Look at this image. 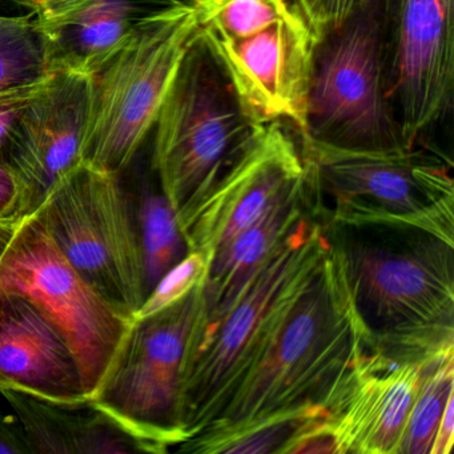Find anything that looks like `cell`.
Listing matches in <instances>:
<instances>
[{
	"label": "cell",
	"instance_id": "cell-1",
	"mask_svg": "<svg viewBox=\"0 0 454 454\" xmlns=\"http://www.w3.org/2000/svg\"><path fill=\"white\" fill-rule=\"evenodd\" d=\"M323 227L369 352L421 363L454 349V243L414 227Z\"/></svg>",
	"mask_w": 454,
	"mask_h": 454
},
{
	"label": "cell",
	"instance_id": "cell-2",
	"mask_svg": "<svg viewBox=\"0 0 454 454\" xmlns=\"http://www.w3.org/2000/svg\"><path fill=\"white\" fill-rule=\"evenodd\" d=\"M366 350L365 332L329 247L248 379L219 419L199 434L316 409L333 413Z\"/></svg>",
	"mask_w": 454,
	"mask_h": 454
},
{
	"label": "cell",
	"instance_id": "cell-3",
	"mask_svg": "<svg viewBox=\"0 0 454 454\" xmlns=\"http://www.w3.org/2000/svg\"><path fill=\"white\" fill-rule=\"evenodd\" d=\"M329 247L323 224L305 209L230 310L211 325L193 326L180 385L184 441L224 411Z\"/></svg>",
	"mask_w": 454,
	"mask_h": 454
},
{
	"label": "cell",
	"instance_id": "cell-4",
	"mask_svg": "<svg viewBox=\"0 0 454 454\" xmlns=\"http://www.w3.org/2000/svg\"><path fill=\"white\" fill-rule=\"evenodd\" d=\"M299 137L305 206L321 224L421 228L453 243L450 159L419 145L348 150Z\"/></svg>",
	"mask_w": 454,
	"mask_h": 454
},
{
	"label": "cell",
	"instance_id": "cell-5",
	"mask_svg": "<svg viewBox=\"0 0 454 454\" xmlns=\"http://www.w3.org/2000/svg\"><path fill=\"white\" fill-rule=\"evenodd\" d=\"M199 36L257 124L305 132L318 38L300 0H193Z\"/></svg>",
	"mask_w": 454,
	"mask_h": 454
},
{
	"label": "cell",
	"instance_id": "cell-6",
	"mask_svg": "<svg viewBox=\"0 0 454 454\" xmlns=\"http://www.w3.org/2000/svg\"><path fill=\"white\" fill-rule=\"evenodd\" d=\"M262 126L247 113L219 63L196 36L153 129L151 168L182 230Z\"/></svg>",
	"mask_w": 454,
	"mask_h": 454
},
{
	"label": "cell",
	"instance_id": "cell-7",
	"mask_svg": "<svg viewBox=\"0 0 454 454\" xmlns=\"http://www.w3.org/2000/svg\"><path fill=\"white\" fill-rule=\"evenodd\" d=\"M198 35L193 0H177L135 26L118 51L92 74L94 107L83 163L114 175L129 168Z\"/></svg>",
	"mask_w": 454,
	"mask_h": 454
},
{
	"label": "cell",
	"instance_id": "cell-8",
	"mask_svg": "<svg viewBox=\"0 0 454 454\" xmlns=\"http://www.w3.org/2000/svg\"><path fill=\"white\" fill-rule=\"evenodd\" d=\"M384 0L318 42L299 137L348 150L409 147L387 97Z\"/></svg>",
	"mask_w": 454,
	"mask_h": 454
},
{
	"label": "cell",
	"instance_id": "cell-9",
	"mask_svg": "<svg viewBox=\"0 0 454 454\" xmlns=\"http://www.w3.org/2000/svg\"><path fill=\"white\" fill-rule=\"evenodd\" d=\"M34 215L74 270L123 317L134 320L147 294L134 214L121 175L82 161Z\"/></svg>",
	"mask_w": 454,
	"mask_h": 454
},
{
	"label": "cell",
	"instance_id": "cell-10",
	"mask_svg": "<svg viewBox=\"0 0 454 454\" xmlns=\"http://www.w3.org/2000/svg\"><path fill=\"white\" fill-rule=\"evenodd\" d=\"M201 307V283L187 296L129 323L92 393L95 406L167 453L184 442L180 385L188 342Z\"/></svg>",
	"mask_w": 454,
	"mask_h": 454
},
{
	"label": "cell",
	"instance_id": "cell-11",
	"mask_svg": "<svg viewBox=\"0 0 454 454\" xmlns=\"http://www.w3.org/2000/svg\"><path fill=\"white\" fill-rule=\"evenodd\" d=\"M0 289L27 297L54 324L91 398L131 320L74 270L35 215L23 220L0 262Z\"/></svg>",
	"mask_w": 454,
	"mask_h": 454
},
{
	"label": "cell",
	"instance_id": "cell-12",
	"mask_svg": "<svg viewBox=\"0 0 454 454\" xmlns=\"http://www.w3.org/2000/svg\"><path fill=\"white\" fill-rule=\"evenodd\" d=\"M454 0H384L387 97L406 145L450 110Z\"/></svg>",
	"mask_w": 454,
	"mask_h": 454
},
{
	"label": "cell",
	"instance_id": "cell-13",
	"mask_svg": "<svg viewBox=\"0 0 454 454\" xmlns=\"http://www.w3.org/2000/svg\"><path fill=\"white\" fill-rule=\"evenodd\" d=\"M301 142L280 121L262 124L243 155L183 225L190 251L211 259L304 182Z\"/></svg>",
	"mask_w": 454,
	"mask_h": 454
},
{
	"label": "cell",
	"instance_id": "cell-14",
	"mask_svg": "<svg viewBox=\"0 0 454 454\" xmlns=\"http://www.w3.org/2000/svg\"><path fill=\"white\" fill-rule=\"evenodd\" d=\"M92 107L91 74L57 71L26 108L4 164L25 185L31 215L55 185L83 161Z\"/></svg>",
	"mask_w": 454,
	"mask_h": 454
},
{
	"label": "cell",
	"instance_id": "cell-15",
	"mask_svg": "<svg viewBox=\"0 0 454 454\" xmlns=\"http://www.w3.org/2000/svg\"><path fill=\"white\" fill-rule=\"evenodd\" d=\"M6 389L90 403L81 366L54 324L27 297L0 289V392Z\"/></svg>",
	"mask_w": 454,
	"mask_h": 454
},
{
	"label": "cell",
	"instance_id": "cell-16",
	"mask_svg": "<svg viewBox=\"0 0 454 454\" xmlns=\"http://www.w3.org/2000/svg\"><path fill=\"white\" fill-rule=\"evenodd\" d=\"M429 360L395 363L366 350L352 384L332 413L341 454L397 453Z\"/></svg>",
	"mask_w": 454,
	"mask_h": 454
},
{
	"label": "cell",
	"instance_id": "cell-17",
	"mask_svg": "<svg viewBox=\"0 0 454 454\" xmlns=\"http://www.w3.org/2000/svg\"><path fill=\"white\" fill-rule=\"evenodd\" d=\"M22 430L30 454L158 453L90 401L67 405L20 390L0 392Z\"/></svg>",
	"mask_w": 454,
	"mask_h": 454
},
{
	"label": "cell",
	"instance_id": "cell-18",
	"mask_svg": "<svg viewBox=\"0 0 454 454\" xmlns=\"http://www.w3.org/2000/svg\"><path fill=\"white\" fill-rule=\"evenodd\" d=\"M177 0H94L66 20L36 26L49 73L95 74L129 38L135 26Z\"/></svg>",
	"mask_w": 454,
	"mask_h": 454
},
{
	"label": "cell",
	"instance_id": "cell-19",
	"mask_svg": "<svg viewBox=\"0 0 454 454\" xmlns=\"http://www.w3.org/2000/svg\"><path fill=\"white\" fill-rule=\"evenodd\" d=\"M305 209L302 182L297 190L273 204L254 224L212 254L201 281V307L195 328L211 325L230 310Z\"/></svg>",
	"mask_w": 454,
	"mask_h": 454
},
{
	"label": "cell",
	"instance_id": "cell-20",
	"mask_svg": "<svg viewBox=\"0 0 454 454\" xmlns=\"http://www.w3.org/2000/svg\"><path fill=\"white\" fill-rule=\"evenodd\" d=\"M153 176V180H142L134 187L123 182L142 251L147 296L159 280L190 254L176 212L161 190L155 172Z\"/></svg>",
	"mask_w": 454,
	"mask_h": 454
},
{
	"label": "cell",
	"instance_id": "cell-21",
	"mask_svg": "<svg viewBox=\"0 0 454 454\" xmlns=\"http://www.w3.org/2000/svg\"><path fill=\"white\" fill-rule=\"evenodd\" d=\"M326 419H332L328 409H316L239 429L203 433L180 443L177 451L199 454H283L289 442L305 427Z\"/></svg>",
	"mask_w": 454,
	"mask_h": 454
},
{
	"label": "cell",
	"instance_id": "cell-22",
	"mask_svg": "<svg viewBox=\"0 0 454 454\" xmlns=\"http://www.w3.org/2000/svg\"><path fill=\"white\" fill-rule=\"evenodd\" d=\"M454 398V349L427 361L395 454H432L438 425Z\"/></svg>",
	"mask_w": 454,
	"mask_h": 454
},
{
	"label": "cell",
	"instance_id": "cell-23",
	"mask_svg": "<svg viewBox=\"0 0 454 454\" xmlns=\"http://www.w3.org/2000/svg\"><path fill=\"white\" fill-rule=\"evenodd\" d=\"M49 74L33 14L0 15V94Z\"/></svg>",
	"mask_w": 454,
	"mask_h": 454
},
{
	"label": "cell",
	"instance_id": "cell-24",
	"mask_svg": "<svg viewBox=\"0 0 454 454\" xmlns=\"http://www.w3.org/2000/svg\"><path fill=\"white\" fill-rule=\"evenodd\" d=\"M207 268H208L207 257L200 252L190 251L182 262L174 265L153 286L135 317L153 315L187 296L199 283L203 281Z\"/></svg>",
	"mask_w": 454,
	"mask_h": 454
},
{
	"label": "cell",
	"instance_id": "cell-25",
	"mask_svg": "<svg viewBox=\"0 0 454 454\" xmlns=\"http://www.w3.org/2000/svg\"><path fill=\"white\" fill-rule=\"evenodd\" d=\"M51 73L31 83L14 87L0 94V163L4 164L15 129L31 100L43 89Z\"/></svg>",
	"mask_w": 454,
	"mask_h": 454
},
{
	"label": "cell",
	"instance_id": "cell-26",
	"mask_svg": "<svg viewBox=\"0 0 454 454\" xmlns=\"http://www.w3.org/2000/svg\"><path fill=\"white\" fill-rule=\"evenodd\" d=\"M371 0H300L318 41L334 33Z\"/></svg>",
	"mask_w": 454,
	"mask_h": 454
},
{
	"label": "cell",
	"instance_id": "cell-27",
	"mask_svg": "<svg viewBox=\"0 0 454 454\" xmlns=\"http://www.w3.org/2000/svg\"><path fill=\"white\" fill-rule=\"evenodd\" d=\"M283 454H341L332 419H321L305 427L289 442Z\"/></svg>",
	"mask_w": 454,
	"mask_h": 454
},
{
	"label": "cell",
	"instance_id": "cell-28",
	"mask_svg": "<svg viewBox=\"0 0 454 454\" xmlns=\"http://www.w3.org/2000/svg\"><path fill=\"white\" fill-rule=\"evenodd\" d=\"M31 216L30 201L20 177L0 163V222L20 223Z\"/></svg>",
	"mask_w": 454,
	"mask_h": 454
},
{
	"label": "cell",
	"instance_id": "cell-29",
	"mask_svg": "<svg viewBox=\"0 0 454 454\" xmlns=\"http://www.w3.org/2000/svg\"><path fill=\"white\" fill-rule=\"evenodd\" d=\"M94 0H22L23 6L31 10L36 26L52 25L75 14Z\"/></svg>",
	"mask_w": 454,
	"mask_h": 454
},
{
	"label": "cell",
	"instance_id": "cell-30",
	"mask_svg": "<svg viewBox=\"0 0 454 454\" xmlns=\"http://www.w3.org/2000/svg\"><path fill=\"white\" fill-rule=\"evenodd\" d=\"M0 454H30L20 425L12 411L6 413L0 406Z\"/></svg>",
	"mask_w": 454,
	"mask_h": 454
},
{
	"label": "cell",
	"instance_id": "cell-31",
	"mask_svg": "<svg viewBox=\"0 0 454 454\" xmlns=\"http://www.w3.org/2000/svg\"><path fill=\"white\" fill-rule=\"evenodd\" d=\"M454 434V398L449 401L442 419L438 425L437 434L433 442L432 454H449L453 446Z\"/></svg>",
	"mask_w": 454,
	"mask_h": 454
},
{
	"label": "cell",
	"instance_id": "cell-32",
	"mask_svg": "<svg viewBox=\"0 0 454 454\" xmlns=\"http://www.w3.org/2000/svg\"><path fill=\"white\" fill-rule=\"evenodd\" d=\"M20 224H22V222H0V262L4 260L7 249L12 246Z\"/></svg>",
	"mask_w": 454,
	"mask_h": 454
},
{
	"label": "cell",
	"instance_id": "cell-33",
	"mask_svg": "<svg viewBox=\"0 0 454 454\" xmlns=\"http://www.w3.org/2000/svg\"><path fill=\"white\" fill-rule=\"evenodd\" d=\"M2 2H4V0H0V4H2ZM7 2H10V0H7Z\"/></svg>",
	"mask_w": 454,
	"mask_h": 454
}]
</instances>
